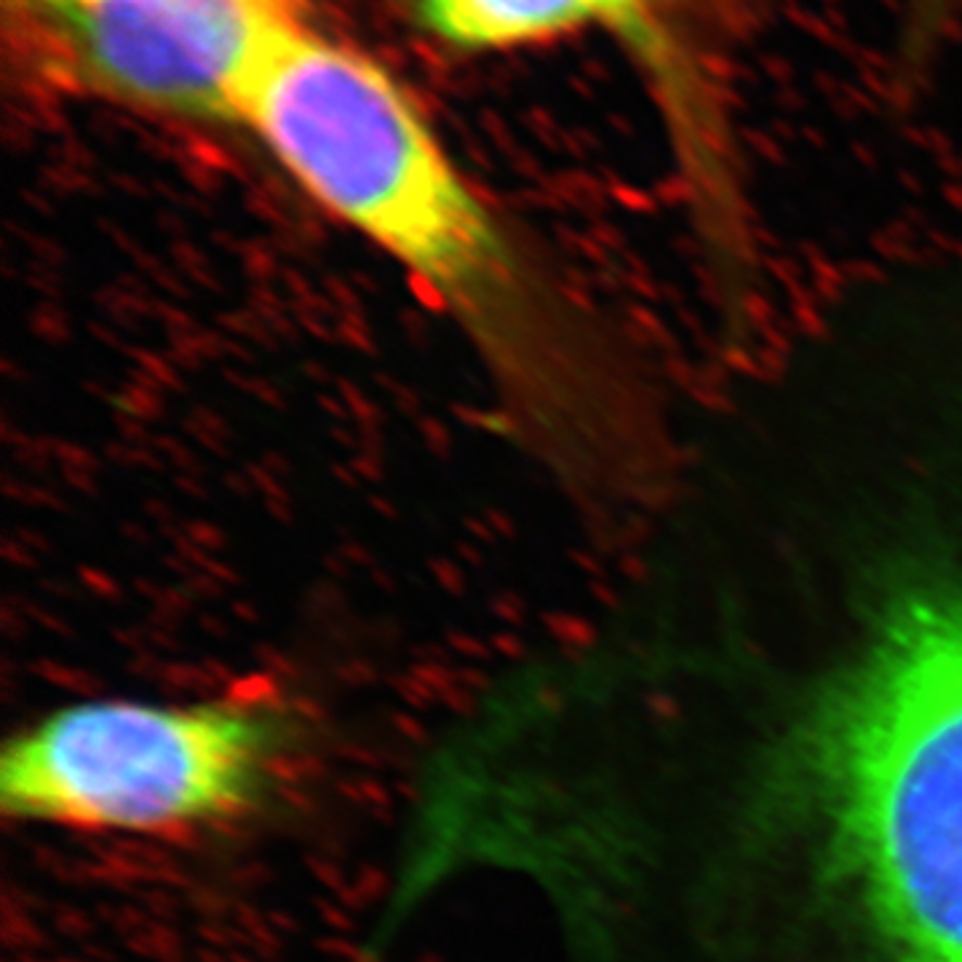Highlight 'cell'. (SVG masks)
<instances>
[{"mask_svg": "<svg viewBox=\"0 0 962 962\" xmlns=\"http://www.w3.org/2000/svg\"><path fill=\"white\" fill-rule=\"evenodd\" d=\"M235 124L425 286L474 345L514 428L559 474L607 492L655 474L653 409L631 367L474 193L388 70L305 27L249 75Z\"/></svg>", "mask_w": 962, "mask_h": 962, "instance_id": "obj_1", "label": "cell"}, {"mask_svg": "<svg viewBox=\"0 0 962 962\" xmlns=\"http://www.w3.org/2000/svg\"><path fill=\"white\" fill-rule=\"evenodd\" d=\"M22 51L49 84L147 113L235 124L273 46L310 0H9Z\"/></svg>", "mask_w": 962, "mask_h": 962, "instance_id": "obj_4", "label": "cell"}, {"mask_svg": "<svg viewBox=\"0 0 962 962\" xmlns=\"http://www.w3.org/2000/svg\"><path fill=\"white\" fill-rule=\"evenodd\" d=\"M839 837L898 962H962V589L898 604L834 717Z\"/></svg>", "mask_w": 962, "mask_h": 962, "instance_id": "obj_2", "label": "cell"}, {"mask_svg": "<svg viewBox=\"0 0 962 962\" xmlns=\"http://www.w3.org/2000/svg\"><path fill=\"white\" fill-rule=\"evenodd\" d=\"M308 746L303 711L279 693L78 701L5 743L0 803L38 826L195 843L275 808Z\"/></svg>", "mask_w": 962, "mask_h": 962, "instance_id": "obj_3", "label": "cell"}, {"mask_svg": "<svg viewBox=\"0 0 962 962\" xmlns=\"http://www.w3.org/2000/svg\"><path fill=\"white\" fill-rule=\"evenodd\" d=\"M958 22H962V0H909L903 43L914 56H920Z\"/></svg>", "mask_w": 962, "mask_h": 962, "instance_id": "obj_5", "label": "cell"}, {"mask_svg": "<svg viewBox=\"0 0 962 962\" xmlns=\"http://www.w3.org/2000/svg\"><path fill=\"white\" fill-rule=\"evenodd\" d=\"M688 3H704V0H688Z\"/></svg>", "mask_w": 962, "mask_h": 962, "instance_id": "obj_7", "label": "cell"}, {"mask_svg": "<svg viewBox=\"0 0 962 962\" xmlns=\"http://www.w3.org/2000/svg\"><path fill=\"white\" fill-rule=\"evenodd\" d=\"M653 3H655V5H658L660 16H664V20H666V11H664V5H660V0H653ZM666 25H668V27H671V22H668V20H666ZM671 30H674V27H671ZM674 33H677V30H674Z\"/></svg>", "mask_w": 962, "mask_h": 962, "instance_id": "obj_6", "label": "cell"}]
</instances>
